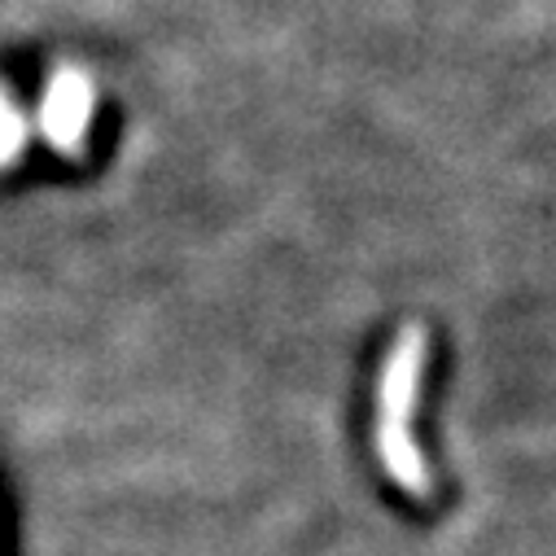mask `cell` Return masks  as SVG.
Listing matches in <instances>:
<instances>
[{
  "label": "cell",
  "instance_id": "3957f363",
  "mask_svg": "<svg viewBox=\"0 0 556 556\" xmlns=\"http://www.w3.org/2000/svg\"><path fill=\"white\" fill-rule=\"evenodd\" d=\"M23 136H27V127H23L18 110H14L10 101H5V92H0V163H10V159L18 154Z\"/></svg>",
  "mask_w": 556,
  "mask_h": 556
},
{
  "label": "cell",
  "instance_id": "7a4b0ae2",
  "mask_svg": "<svg viewBox=\"0 0 556 556\" xmlns=\"http://www.w3.org/2000/svg\"><path fill=\"white\" fill-rule=\"evenodd\" d=\"M92 110V88L79 71H58L45 97V131L62 154H79L84 146V127Z\"/></svg>",
  "mask_w": 556,
  "mask_h": 556
},
{
  "label": "cell",
  "instance_id": "6da1fadb",
  "mask_svg": "<svg viewBox=\"0 0 556 556\" xmlns=\"http://www.w3.org/2000/svg\"><path fill=\"white\" fill-rule=\"evenodd\" d=\"M421 351H426V338L421 329H407L399 351L390 355V368H386V386H381V426H377V443H381V456L390 460L394 478L407 482L412 491L426 486L421 478V456L412 452L407 443V407L416 399V381H421Z\"/></svg>",
  "mask_w": 556,
  "mask_h": 556
}]
</instances>
